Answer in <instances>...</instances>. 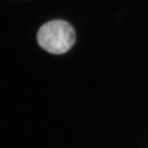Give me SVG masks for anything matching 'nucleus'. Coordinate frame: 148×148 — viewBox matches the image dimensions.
Instances as JSON below:
<instances>
[{"label": "nucleus", "instance_id": "f257e3e1", "mask_svg": "<svg viewBox=\"0 0 148 148\" xmlns=\"http://www.w3.org/2000/svg\"><path fill=\"white\" fill-rule=\"evenodd\" d=\"M75 39L72 26L62 20L46 23L40 27L37 33V41L40 47L53 54H62L69 51Z\"/></svg>", "mask_w": 148, "mask_h": 148}]
</instances>
